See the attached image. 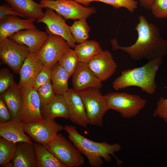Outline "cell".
I'll use <instances>...</instances> for the list:
<instances>
[{"mask_svg": "<svg viewBox=\"0 0 167 167\" xmlns=\"http://www.w3.org/2000/svg\"><path fill=\"white\" fill-rule=\"evenodd\" d=\"M139 20L135 28L138 33L135 42L130 46H122L118 45L115 38L111 40L112 50H121L138 61H149L165 56L167 54V40L162 37L158 28L148 22L142 15L139 16Z\"/></svg>", "mask_w": 167, "mask_h": 167, "instance_id": "6da1fadb", "label": "cell"}, {"mask_svg": "<svg viewBox=\"0 0 167 167\" xmlns=\"http://www.w3.org/2000/svg\"><path fill=\"white\" fill-rule=\"evenodd\" d=\"M64 130L68 133V138L76 147L80 152L87 158L90 165L92 167H101L104 161H111L112 155L116 159L118 165L121 166L123 162L114 155L120 151L121 145L116 143L111 144L103 142H97L85 137L79 133L76 127L71 125H66Z\"/></svg>", "mask_w": 167, "mask_h": 167, "instance_id": "7a4b0ae2", "label": "cell"}, {"mask_svg": "<svg viewBox=\"0 0 167 167\" xmlns=\"http://www.w3.org/2000/svg\"><path fill=\"white\" fill-rule=\"evenodd\" d=\"M162 58L160 57L149 60L139 67L124 70L121 75L113 81V88L119 90L135 86L140 88L148 94H154L156 88V75L163 63Z\"/></svg>", "mask_w": 167, "mask_h": 167, "instance_id": "3957f363", "label": "cell"}, {"mask_svg": "<svg viewBox=\"0 0 167 167\" xmlns=\"http://www.w3.org/2000/svg\"><path fill=\"white\" fill-rule=\"evenodd\" d=\"M45 147L66 167H79L84 163L83 155L61 133H57Z\"/></svg>", "mask_w": 167, "mask_h": 167, "instance_id": "277c9868", "label": "cell"}, {"mask_svg": "<svg viewBox=\"0 0 167 167\" xmlns=\"http://www.w3.org/2000/svg\"><path fill=\"white\" fill-rule=\"evenodd\" d=\"M104 96L109 109L118 112L125 118L137 116L147 103L139 96L125 92H110Z\"/></svg>", "mask_w": 167, "mask_h": 167, "instance_id": "5b68a950", "label": "cell"}, {"mask_svg": "<svg viewBox=\"0 0 167 167\" xmlns=\"http://www.w3.org/2000/svg\"><path fill=\"white\" fill-rule=\"evenodd\" d=\"M83 99L89 124L101 127L103 118L109 109L104 96L99 89L88 88L79 92Z\"/></svg>", "mask_w": 167, "mask_h": 167, "instance_id": "8992f818", "label": "cell"}, {"mask_svg": "<svg viewBox=\"0 0 167 167\" xmlns=\"http://www.w3.org/2000/svg\"><path fill=\"white\" fill-rule=\"evenodd\" d=\"M43 7L52 9L65 19H86L96 12L93 7H86L72 0H41Z\"/></svg>", "mask_w": 167, "mask_h": 167, "instance_id": "52a82bcc", "label": "cell"}, {"mask_svg": "<svg viewBox=\"0 0 167 167\" xmlns=\"http://www.w3.org/2000/svg\"><path fill=\"white\" fill-rule=\"evenodd\" d=\"M46 32L48 34L46 40L35 54L44 66L52 68L62 55L71 47L62 37Z\"/></svg>", "mask_w": 167, "mask_h": 167, "instance_id": "ba28073f", "label": "cell"}, {"mask_svg": "<svg viewBox=\"0 0 167 167\" xmlns=\"http://www.w3.org/2000/svg\"><path fill=\"white\" fill-rule=\"evenodd\" d=\"M30 50L26 45L19 44L9 38L0 42V58L15 73H19Z\"/></svg>", "mask_w": 167, "mask_h": 167, "instance_id": "9c48e42d", "label": "cell"}, {"mask_svg": "<svg viewBox=\"0 0 167 167\" xmlns=\"http://www.w3.org/2000/svg\"><path fill=\"white\" fill-rule=\"evenodd\" d=\"M25 131L35 142L45 146L64 127L54 119H43L36 122L24 124Z\"/></svg>", "mask_w": 167, "mask_h": 167, "instance_id": "30bf717a", "label": "cell"}, {"mask_svg": "<svg viewBox=\"0 0 167 167\" xmlns=\"http://www.w3.org/2000/svg\"><path fill=\"white\" fill-rule=\"evenodd\" d=\"M19 86L23 97L20 121L24 124L43 119L41 114L40 102L37 91L27 85Z\"/></svg>", "mask_w": 167, "mask_h": 167, "instance_id": "8fae6325", "label": "cell"}, {"mask_svg": "<svg viewBox=\"0 0 167 167\" xmlns=\"http://www.w3.org/2000/svg\"><path fill=\"white\" fill-rule=\"evenodd\" d=\"M44 13V16L36 20V22L45 24L46 25V32L62 37L71 48H74L76 42L70 32L69 26L63 17L49 8H46Z\"/></svg>", "mask_w": 167, "mask_h": 167, "instance_id": "7c38bea8", "label": "cell"}, {"mask_svg": "<svg viewBox=\"0 0 167 167\" xmlns=\"http://www.w3.org/2000/svg\"><path fill=\"white\" fill-rule=\"evenodd\" d=\"M62 95L67 105L69 119L75 124L86 127L89 123L84 103L79 92L73 88H69Z\"/></svg>", "mask_w": 167, "mask_h": 167, "instance_id": "4fadbf2b", "label": "cell"}, {"mask_svg": "<svg viewBox=\"0 0 167 167\" xmlns=\"http://www.w3.org/2000/svg\"><path fill=\"white\" fill-rule=\"evenodd\" d=\"M88 64L101 82L109 79L114 74L117 67L112 54L108 50H102L92 58Z\"/></svg>", "mask_w": 167, "mask_h": 167, "instance_id": "5bb4252c", "label": "cell"}, {"mask_svg": "<svg viewBox=\"0 0 167 167\" xmlns=\"http://www.w3.org/2000/svg\"><path fill=\"white\" fill-rule=\"evenodd\" d=\"M73 89L80 92L88 88L100 89L102 85L101 80L89 67L88 62H79L72 75Z\"/></svg>", "mask_w": 167, "mask_h": 167, "instance_id": "9a60e30c", "label": "cell"}, {"mask_svg": "<svg viewBox=\"0 0 167 167\" xmlns=\"http://www.w3.org/2000/svg\"><path fill=\"white\" fill-rule=\"evenodd\" d=\"M48 36L46 32L36 28L19 31L9 38L19 44L26 45L30 53H35L43 45Z\"/></svg>", "mask_w": 167, "mask_h": 167, "instance_id": "2e32d148", "label": "cell"}, {"mask_svg": "<svg viewBox=\"0 0 167 167\" xmlns=\"http://www.w3.org/2000/svg\"><path fill=\"white\" fill-rule=\"evenodd\" d=\"M36 20L22 19L15 15L6 16L0 20V42L19 31L36 28L34 23Z\"/></svg>", "mask_w": 167, "mask_h": 167, "instance_id": "e0dca14e", "label": "cell"}, {"mask_svg": "<svg viewBox=\"0 0 167 167\" xmlns=\"http://www.w3.org/2000/svg\"><path fill=\"white\" fill-rule=\"evenodd\" d=\"M44 66L35 54L30 53L20 70L18 85H27L33 88L36 76Z\"/></svg>", "mask_w": 167, "mask_h": 167, "instance_id": "ac0fdd59", "label": "cell"}, {"mask_svg": "<svg viewBox=\"0 0 167 167\" xmlns=\"http://www.w3.org/2000/svg\"><path fill=\"white\" fill-rule=\"evenodd\" d=\"M25 131L24 124L20 120L12 119L0 123V136L15 143L24 142L33 143Z\"/></svg>", "mask_w": 167, "mask_h": 167, "instance_id": "d6986e66", "label": "cell"}, {"mask_svg": "<svg viewBox=\"0 0 167 167\" xmlns=\"http://www.w3.org/2000/svg\"><path fill=\"white\" fill-rule=\"evenodd\" d=\"M9 109L12 119L20 120L23 105V97L19 87L15 81L6 90L0 94Z\"/></svg>", "mask_w": 167, "mask_h": 167, "instance_id": "ffe728a7", "label": "cell"}, {"mask_svg": "<svg viewBox=\"0 0 167 167\" xmlns=\"http://www.w3.org/2000/svg\"><path fill=\"white\" fill-rule=\"evenodd\" d=\"M11 161L14 167H36L33 143L24 142L17 143L16 151Z\"/></svg>", "mask_w": 167, "mask_h": 167, "instance_id": "44dd1931", "label": "cell"}, {"mask_svg": "<svg viewBox=\"0 0 167 167\" xmlns=\"http://www.w3.org/2000/svg\"><path fill=\"white\" fill-rule=\"evenodd\" d=\"M43 119H54L62 117L69 119L67 105L63 95L55 94L46 105L41 107Z\"/></svg>", "mask_w": 167, "mask_h": 167, "instance_id": "7402d4cb", "label": "cell"}, {"mask_svg": "<svg viewBox=\"0 0 167 167\" xmlns=\"http://www.w3.org/2000/svg\"><path fill=\"white\" fill-rule=\"evenodd\" d=\"M4 0L14 10L27 18L37 20L45 16V13L43 11V6L33 0Z\"/></svg>", "mask_w": 167, "mask_h": 167, "instance_id": "603a6c76", "label": "cell"}, {"mask_svg": "<svg viewBox=\"0 0 167 167\" xmlns=\"http://www.w3.org/2000/svg\"><path fill=\"white\" fill-rule=\"evenodd\" d=\"M70 77L68 73L58 62L53 67L51 81L55 94L62 95L68 90Z\"/></svg>", "mask_w": 167, "mask_h": 167, "instance_id": "cb8c5ba5", "label": "cell"}, {"mask_svg": "<svg viewBox=\"0 0 167 167\" xmlns=\"http://www.w3.org/2000/svg\"><path fill=\"white\" fill-rule=\"evenodd\" d=\"M36 152V167H66L45 146L33 143Z\"/></svg>", "mask_w": 167, "mask_h": 167, "instance_id": "d4e9b609", "label": "cell"}, {"mask_svg": "<svg viewBox=\"0 0 167 167\" xmlns=\"http://www.w3.org/2000/svg\"><path fill=\"white\" fill-rule=\"evenodd\" d=\"M74 49L79 61L85 62H88L102 50L99 43L94 40L75 45Z\"/></svg>", "mask_w": 167, "mask_h": 167, "instance_id": "484cf974", "label": "cell"}, {"mask_svg": "<svg viewBox=\"0 0 167 167\" xmlns=\"http://www.w3.org/2000/svg\"><path fill=\"white\" fill-rule=\"evenodd\" d=\"M86 19H83L75 21L71 26H69L73 38L78 44L87 41L89 37V33L91 28Z\"/></svg>", "mask_w": 167, "mask_h": 167, "instance_id": "4316f807", "label": "cell"}, {"mask_svg": "<svg viewBox=\"0 0 167 167\" xmlns=\"http://www.w3.org/2000/svg\"><path fill=\"white\" fill-rule=\"evenodd\" d=\"M17 143L0 138V166L11 162L15 155Z\"/></svg>", "mask_w": 167, "mask_h": 167, "instance_id": "83f0119b", "label": "cell"}, {"mask_svg": "<svg viewBox=\"0 0 167 167\" xmlns=\"http://www.w3.org/2000/svg\"><path fill=\"white\" fill-rule=\"evenodd\" d=\"M79 62L74 49L70 48L62 55L58 63L66 71L70 77L75 70Z\"/></svg>", "mask_w": 167, "mask_h": 167, "instance_id": "f1b7e54d", "label": "cell"}, {"mask_svg": "<svg viewBox=\"0 0 167 167\" xmlns=\"http://www.w3.org/2000/svg\"><path fill=\"white\" fill-rule=\"evenodd\" d=\"M39 98L41 107L47 104L54 96L51 81H49L40 86L37 90Z\"/></svg>", "mask_w": 167, "mask_h": 167, "instance_id": "f546056e", "label": "cell"}, {"mask_svg": "<svg viewBox=\"0 0 167 167\" xmlns=\"http://www.w3.org/2000/svg\"><path fill=\"white\" fill-rule=\"evenodd\" d=\"M97 1L111 5L115 9L124 7L132 13L138 7V2L135 0H97Z\"/></svg>", "mask_w": 167, "mask_h": 167, "instance_id": "4dcf8cb0", "label": "cell"}, {"mask_svg": "<svg viewBox=\"0 0 167 167\" xmlns=\"http://www.w3.org/2000/svg\"><path fill=\"white\" fill-rule=\"evenodd\" d=\"M150 10L156 18H167V0H154Z\"/></svg>", "mask_w": 167, "mask_h": 167, "instance_id": "1f68e13d", "label": "cell"}, {"mask_svg": "<svg viewBox=\"0 0 167 167\" xmlns=\"http://www.w3.org/2000/svg\"><path fill=\"white\" fill-rule=\"evenodd\" d=\"M14 75L7 68L0 70V94L4 92L14 82Z\"/></svg>", "mask_w": 167, "mask_h": 167, "instance_id": "d6a6232c", "label": "cell"}, {"mask_svg": "<svg viewBox=\"0 0 167 167\" xmlns=\"http://www.w3.org/2000/svg\"><path fill=\"white\" fill-rule=\"evenodd\" d=\"M52 68L44 66L36 78L33 88L37 91L38 88L46 82L51 81Z\"/></svg>", "mask_w": 167, "mask_h": 167, "instance_id": "836d02e7", "label": "cell"}, {"mask_svg": "<svg viewBox=\"0 0 167 167\" xmlns=\"http://www.w3.org/2000/svg\"><path fill=\"white\" fill-rule=\"evenodd\" d=\"M152 115L154 117L161 118L165 122L167 123V98L162 96L160 98Z\"/></svg>", "mask_w": 167, "mask_h": 167, "instance_id": "e575fe53", "label": "cell"}, {"mask_svg": "<svg viewBox=\"0 0 167 167\" xmlns=\"http://www.w3.org/2000/svg\"><path fill=\"white\" fill-rule=\"evenodd\" d=\"M12 15L20 16L23 18H27L23 14L14 10L10 5L2 4L0 6V20L7 16Z\"/></svg>", "mask_w": 167, "mask_h": 167, "instance_id": "d590c367", "label": "cell"}, {"mask_svg": "<svg viewBox=\"0 0 167 167\" xmlns=\"http://www.w3.org/2000/svg\"><path fill=\"white\" fill-rule=\"evenodd\" d=\"M11 119V113L9 109L0 96V123L5 122Z\"/></svg>", "mask_w": 167, "mask_h": 167, "instance_id": "8d00e7d4", "label": "cell"}, {"mask_svg": "<svg viewBox=\"0 0 167 167\" xmlns=\"http://www.w3.org/2000/svg\"><path fill=\"white\" fill-rule=\"evenodd\" d=\"M154 0H139L141 6L148 9H150L151 5Z\"/></svg>", "mask_w": 167, "mask_h": 167, "instance_id": "74e56055", "label": "cell"}, {"mask_svg": "<svg viewBox=\"0 0 167 167\" xmlns=\"http://www.w3.org/2000/svg\"><path fill=\"white\" fill-rule=\"evenodd\" d=\"M75 1L82 5L86 6H88L90 3L93 1H97V0H72Z\"/></svg>", "mask_w": 167, "mask_h": 167, "instance_id": "f35d334b", "label": "cell"}, {"mask_svg": "<svg viewBox=\"0 0 167 167\" xmlns=\"http://www.w3.org/2000/svg\"><path fill=\"white\" fill-rule=\"evenodd\" d=\"M1 167H14L13 164L12 162L11 161L6 163L1 166Z\"/></svg>", "mask_w": 167, "mask_h": 167, "instance_id": "ab89813d", "label": "cell"}, {"mask_svg": "<svg viewBox=\"0 0 167 167\" xmlns=\"http://www.w3.org/2000/svg\"><path fill=\"white\" fill-rule=\"evenodd\" d=\"M49 0V1H54V0Z\"/></svg>", "mask_w": 167, "mask_h": 167, "instance_id": "60d3db41", "label": "cell"}]
</instances>
